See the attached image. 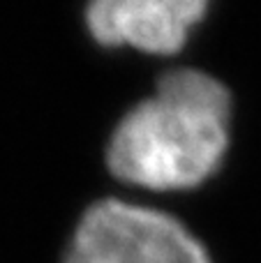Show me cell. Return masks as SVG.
I'll return each mask as SVG.
<instances>
[{
  "instance_id": "6da1fadb",
  "label": "cell",
  "mask_w": 261,
  "mask_h": 263,
  "mask_svg": "<svg viewBox=\"0 0 261 263\" xmlns=\"http://www.w3.org/2000/svg\"><path fill=\"white\" fill-rule=\"evenodd\" d=\"M229 90L197 69L169 72L157 95L132 109L109 143L116 178L151 190H185L217 168L229 143Z\"/></svg>"
},
{
  "instance_id": "3957f363",
  "label": "cell",
  "mask_w": 261,
  "mask_h": 263,
  "mask_svg": "<svg viewBox=\"0 0 261 263\" xmlns=\"http://www.w3.org/2000/svg\"><path fill=\"white\" fill-rule=\"evenodd\" d=\"M203 12L206 3L199 0H102L88 7V28L104 46L176 53Z\"/></svg>"
},
{
  "instance_id": "7a4b0ae2",
  "label": "cell",
  "mask_w": 261,
  "mask_h": 263,
  "mask_svg": "<svg viewBox=\"0 0 261 263\" xmlns=\"http://www.w3.org/2000/svg\"><path fill=\"white\" fill-rule=\"evenodd\" d=\"M65 263H211L178 219L151 208L102 201L74 231Z\"/></svg>"
}]
</instances>
